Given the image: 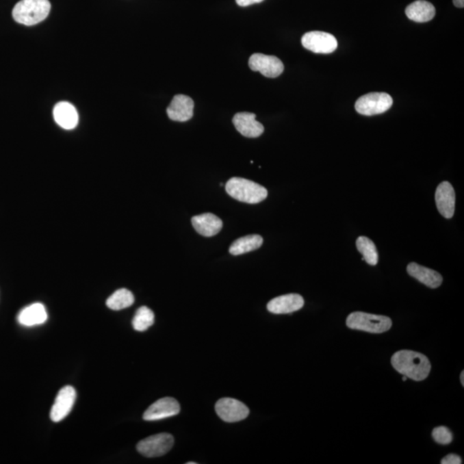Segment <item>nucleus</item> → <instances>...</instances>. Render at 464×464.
Segmentation results:
<instances>
[{
    "instance_id": "obj_1",
    "label": "nucleus",
    "mask_w": 464,
    "mask_h": 464,
    "mask_svg": "<svg viewBox=\"0 0 464 464\" xmlns=\"http://www.w3.org/2000/svg\"><path fill=\"white\" fill-rule=\"evenodd\" d=\"M391 364L399 373L415 381L426 379L431 371V363L428 358L413 351L396 352L392 356Z\"/></svg>"
},
{
    "instance_id": "obj_2",
    "label": "nucleus",
    "mask_w": 464,
    "mask_h": 464,
    "mask_svg": "<svg viewBox=\"0 0 464 464\" xmlns=\"http://www.w3.org/2000/svg\"><path fill=\"white\" fill-rule=\"evenodd\" d=\"M225 190L233 199L248 204H257L268 197V190L261 185L241 177H232L225 184Z\"/></svg>"
},
{
    "instance_id": "obj_3",
    "label": "nucleus",
    "mask_w": 464,
    "mask_h": 464,
    "mask_svg": "<svg viewBox=\"0 0 464 464\" xmlns=\"http://www.w3.org/2000/svg\"><path fill=\"white\" fill-rule=\"evenodd\" d=\"M50 10L49 0H21L13 8L12 16L16 23L31 26L45 20Z\"/></svg>"
},
{
    "instance_id": "obj_4",
    "label": "nucleus",
    "mask_w": 464,
    "mask_h": 464,
    "mask_svg": "<svg viewBox=\"0 0 464 464\" xmlns=\"http://www.w3.org/2000/svg\"><path fill=\"white\" fill-rule=\"evenodd\" d=\"M346 326L349 328L356 329L373 334H380L389 331L392 327L391 319L385 315L354 312L346 318Z\"/></svg>"
},
{
    "instance_id": "obj_5",
    "label": "nucleus",
    "mask_w": 464,
    "mask_h": 464,
    "mask_svg": "<svg viewBox=\"0 0 464 464\" xmlns=\"http://www.w3.org/2000/svg\"><path fill=\"white\" fill-rule=\"evenodd\" d=\"M393 105V99L385 92H372L359 97L355 109L362 116H372L386 112Z\"/></svg>"
},
{
    "instance_id": "obj_6",
    "label": "nucleus",
    "mask_w": 464,
    "mask_h": 464,
    "mask_svg": "<svg viewBox=\"0 0 464 464\" xmlns=\"http://www.w3.org/2000/svg\"><path fill=\"white\" fill-rule=\"evenodd\" d=\"M174 446L173 436L170 433L148 437L137 445V450L141 455L146 457H157L166 455Z\"/></svg>"
},
{
    "instance_id": "obj_7",
    "label": "nucleus",
    "mask_w": 464,
    "mask_h": 464,
    "mask_svg": "<svg viewBox=\"0 0 464 464\" xmlns=\"http://www.w3.org/2000/svg\"><path fill=\"white\" fill-rule=\"evenodd\" d=\"M305 49L315 53H331L338 48L337 40L331 34L311 31L305 34L301 40Z\"/></svg>"
},
{
    "instance_id": "obj_8",
    "label": "nucleus",
    "mask_w": 464,
    "mask_h": 464,
    "mask_svg": "<svg viewBox=\"0 0 464 464\" xmlns=\"http://www.w3.org/2000/svg\"><path fill=\"white\" fill-rule=\"evenodd\" d=\"M217 415L225 422L233 423L246 419L250 409L244 403L233 398L218 400L215 406Z\"/></svg>"
},
{
    "instance_id": "obj_9",
    "label": "nucleus",
    "mask_w": 464,
    "mask_h": 464,
    "mask_svg": "<svg viewBox=\"0 0 464 464\" xmlns=\"http://www.w3.org/2000/svg\"><path fill=\"white\" fill-rule=\"evenodd\" d=\"M248 66L254 72L261 73L262 75L270 79H274L284 72V65L280 59L262 53H254L251 55Z\"/></svg>"
},
{
    "instance_id": "obj_10",
    "label": "nucleus",
    "mask_w": 464,
    "mask_h": 464,
    "mask_svg": "<svg viewBox=\"0 0 464 464\" xmlns=\"http://www.w3.org/2000/svg\"><path fill=\"white\" fill-rule=\"evenodd\" d=\"M76 398V391L73 386H65L60 389L50 412V418L53 422H62L69 415L75 403Z\"/></svg>"
},
{
    "instance_id": "obj_11",
    "label": "nucleus",
    "mask_w": 464,
    "mask_h": 464,
    "mask_svg": "<svg viewBox=\"0 0 464 464\" xmlns=\"http://www.w3.org/2000/svg\"><path fill=\"white\" fill-rule=\"evenodd\" d=\"M180 404L176 399L172 398H161L159 401L154 402L144 412L143 419L148 422L153 420H159L170 417L176 416L180 413Z\"/></svg>"
},
{
    "instance_id": "obj_12",
    "label": "nucleus",
    "mask_w": 464,
    "mask_h": 464,
    "mask_svg": "<svg viewBox=\"0 0 464 464\" xmlns=\"http://www.w3.org/2000/svg\"><path fill=\"white\" fill-rule=\"evenodd\" d=\"M436 206L443 218H452L455 214L456 194L452 184L443 181L437 188Z\"/></svg>"
},
{
    "instance_id": "obj_13",
    "label": "nucleus",
    "mask_w": 464,
    "mask_h": 464,
    "mask_svg": "<svg viewBox=\"0 0 464 464\" xmlns=\"http://www.w3.org/2000/svg\"><path fill=\"white\" fill-rule=\"evenodd\" d=\"M194 103L191 97L185 95H177L167 109V114L175 122L185 123L194 116Z\"/></svg>"
},
{
    "instance_id": "obj_14",
    "label": "nucleus",
    "mask_w": 464,
    "mask_h": 464,
    "mask_svg": "<svg viewBox=\"0 0 464 464\" xmlns=\"http://www.w3.org/2000/svg\"><path fill=\"white\" fill-rule=\"evenodd\" d=\"M305 305L304 298L299 294H287L272 299L268 304L269 312L274 314H289L298 311Z\"/></svg>"
},
{
    "instance_id": "obj_15",
    "label": "nucleus",
    "mask_w": 464,
    "mask_h": 464,
    "mask_svg": "<svg viewBox=\"0 0 464 464\" xmlns=\"http://www.w3.org/2000/svg\"><path fill=\"white\" fill-rule=\"evenodd\" d=\"M253 113L241 112L235 114L232 123L242 136L247 138H257L264 132V127L255 120Z\"/></svg>"
},
{
    "instance_id": "obj_16",
    "label": "nucleus",
    "mask_w": 464,
    "mask_h": 464,
    "mask_svg": "<svg viewBox=\"0 0 464 464\" xmlns=\"http://www.w3.org/2000/svg\"><path fill=\"white\" fill-rule=\"evenodd\" d=\"M192 224L198 233L210 237L217 235L223 227V222L216 215L207 213L192 218Z\"/></svg>"
},
{
    "instance_id": "obj_17",
    "label": "nucleus",
    "mask_w": 464,
    "mask_h": 464,
    "mask_svg": "<svg viewBox=\"0 0 464 464\" xmlns=\"http://www.w3.org/2000/svg\"><path fill=\"white\" fill-rule=\"evenodd\" d=\"M407 271L410 276L416 279L430 288H438L442 285L443 277L438 272L412 262L409 263Z\"/></svg>"
},
{
    "instance_id": "obj_18",
    "label": "nucleus",
    "mask_w": 464,
    "mask_h": 464,
    "mask_svg": "<svg viewBox=\"0 0 464 464\" xmlns=\"http://www.w3.org/2000/svg\"><path fill=\"white\" fill-rule=\"evenodd\" d=\"M53 118L60 127L66 130L75 129L79 123V114L75 107L67 102L56 104L53 109Z\"/></svg>"
},
{
    "instance_id": "obj_19",
    "label": "nucleus",
    "mask_w": 464,
    "mask_h": 464,
    "mask_svg": "<svg viewBox=\"0 0 464 464\" xmlns=\"http://www.w3.org/2000/svg\"><path fill=\"white\" fill-rule=\"evenodd\" d=\"M48 319L45 306L40 302H35L23 309L18 314V320L20 324L26 327L44 324Z\"/></svg>"
},
{
    "instance_id": "obj_20",
    "label": "nucleus",
    "mask_w": 464,
    "mask_h": 464,
    "mask_svg": "<svg viewBox=\"0 0 464 464\" xmlns=\"http://www.w3.org/2000/svg\"><path fill=\"white\" fill-rule=\"evenodd\" d=\"M407 16L416 23H426L435 18L436 10L431 3L418 0L410 4L405 10Z\"/></svg>"
},
{
    "instance_id": "obj_21",
    "label": "nucleus",
    "mask_w": 464,
    "mask_h": 464,
    "mask_svg": "<svg viewBox=\"0 0 464 464\" xmlns=\"http://www.w3.org/2000/svg\"><path fill=\"white\" fill-rule=\"evenodd\" d=\"M263 244V238L260 235H248L238 238L231 245L229 252L233 255H240L258 250Z\"/></svg>"
},
{
    "instance_id": "obj_22",
    "label": "nucleus",
    "mask_w": 464,
    "mask_h": 464,
    "mask_svg": "<svg viewBox=\"0 0 464 464\" xmlns=\"http://www.w3.org/2000/svg\"><path fill=\"white\" fill-rule=\"evenodd\" d=\"M134 302V296L127 289L122 288L114 292L109 298L107 299L106 305L107 307L114 311H120V309L130 307Z\"/></svg>"
},
{
    "instance_id": "obj_23",
    "label": "nucleus",
    "mask_w": 464,
    "mask_h": 464,
    "mask_svg": "<svg viewBox=\"0 0 464 464\" xmlns=\"http://www.w3.org/2000/svg\"><path fill=\"white\" fill-rule=\"evenodd\" d=\"M356 247L363 255V260L369 265L375 266L378 262V253L376 245L366 237H359L356 241Z\"/></svg>"
},
{
    "instance_id": "obj_24",
    "label": "nucleus",
    "mask_w": 464,
    "mask_h": 464,
    "mask_svg": "<svg viewBox=\"0 0 464 464\" xmlns=\"http://www.w3.org/2000/svg\"><path fill=\"white\" fill-rule=\"evenodd\" d=\"M155 321L153 311L146 306L138 309L133 319V327L136 331H146L153 326Z\"/></svg>"
},
{
    "instance_id": "obj_25",
    "label": "nucleus",
    "mask_w": 464,
    "mask_h": 464,
    "mask_svg": "<svg viewBox=\"0 0 464 464\" xmlns=\"http://www.w3.org/2000/svg\"><path fill=\"white\" fill-rule=\"evenodd\" d=\"M433 438L439 445L446 446L452 443L453 436L452 432L446 426H438V428L433 429Z\"/></svg>"
},
{
    "instance_id": "obj_26",
    "label": "nucleus",
    "mask_w": 464,
    "mask_h": 464,
    "mask_svg": "<svg viewBox=\"0 0 464 464\" xmlns=\"http://www.w3.org/2000/svg\"><path fill=\"white\" fill-rule=\"evenodd\" d=\"M442 464H461L462 463V459L459 456L456 455V454H450V455L443 457L441 461Z\"/></svg>"
},
{
    "instance_id": "obj_27",
    "label": "nucleus",
    "mask_w": 464,
    "mask_h": 464,
    "mask_svg": "<svg viewBox=\"0 0 464 464\" xmlns=\"http://www.w3.org/2000/svg\"><path fill=\"white\" fill-rule=\"evenodd\" d=\"M264 0H236L237 4L242 8H246V6H250L254 4H259Z\"/></svg>"
},
{
    "instance_id": "obj_28",
    "label": "nucleus",
    "mask_w": 464,
    "mask_h": 464,
    "mask_svg": "<svg viewBox=\"0 0 464 464\" xmlns=\"http://www.w3.org/2000/svg\"><path fill=\"white\" fill-rule=\"evenodd\" d=\"M454 5L459 8H464V0H453Z\"/></svg>"
},
{
    "instance_id": "obj_29",
    "label": "nucleus",
    "mask_w": 464,
    "mask_h": 464,
    "mask_svg": "<svg viewBox=\"0 0 464 464\" xmlns=\"http://www.w3.org/2000/svg\"><path fill=\"white\" fill-rule=\"evenodd\" d=\"M460 380L461 383H462L463 386H464V372H462V373H461Z\"/></svg>"
},
{
    "instance_id": "obj_30",
    "label": "nucleus",
    "mask_w": 464,
    "mask_h": 464,
    "mask_svg": "<svg viewBox=\"0 0 464 464\" xmlns=\"http://www.w3.org/2000/svg\"><path fill=\"white\" fill-rule=\"evenodd\" d=\"M407 378H407L406 376H403L402 381H406Z\"/></svg>"
},
{
    "instance_id": "obj_31",
    "label": "nucleus",
    "mask_w": 464,
    "mask_h": 464,
    "mask_svg": "<svg viewBox=\"0 0 464 464\" xmlns=\"http://www.w3.org/2000/svg\"><path fill=\"white\" fill-rule=\"evenodd\" d=\"M187 464H196V463L190 462V463H187Z\"/></svg>"
}]
</instances>
